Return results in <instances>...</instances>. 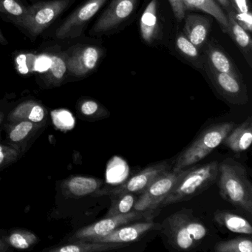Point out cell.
<instances>
[{"label":"cell","instance_id":"obj_1","mask_svg":"<svg viewBox=\"0 0 252 252\" xmlns=\"http://www.w3.org/2000/svg\"><path fill=\"white\" fill-rule=\"evenodd\" d=\"M220 194L225 201L246 214H252V184L241 163L226 158L218 166Z\"/></svg>","mask_w":252,"mask_h":252},{"label":"cell","instance_id":"obj_2","mask_svg":"<svg viewBox=\"0 0 252 252\" xmlns=\"http://www.w3.org/2000/svg\"><path fill=\"white\" fill-rule=\"evenodd\" d=\"M160 230L169 244L178 251L194 249L207 234V228L193 215L191 209H187L168 217Z\"/></svg>","mask_w":252,"mask_h":252},{"label":"cell","instance_id":"obj_3","mask_svg":"<svg viewBox=\"0 0 252 252\" xmlns=\"http://www.w3.org/2000/svg\"><path fill=\"white\" fill-rule=\"evenodd\" d=\"M234 126L233 122H223L215 124L203 129L174 161L172 170L178 172L187 169L204 159L222 144Z\"/></svg>","mask_w":252,"mask_h":252},{"label":"cell","instance_id":"obj_4","mask_svg":"<svg viewBox=\"0 0 252 252\" xmlns=\"http://www.w3.org/2000/svg\"><path fill=\"white\" fill-rule=\"evenodd\" d=\"M218 166L219 162L212 161L190 168L164 199L160 207L191 200L206 191L216 182Z\"/></svg>","mask_w":252,"mask_h":252},{"label":"cell","instance_id":"obj_5","mask_svg":"<svg viewBox=\"0 0 252 252\" xmlns=\"http://www.w3.org/2000/svg\"><path fill=\"white\" fill-rule=\"evenodd\" d=\"M76 0H42L27 6L17 27L32 40L39 37L67 11Z\"/></svg>","mask_w":252,"mask_h":252},{"label":"cell","instance_id":"obj_6","mask_svg":"<svg viewBox=\"0 0 252 252\" xmlns=\"http://www.w3.org/2000/svg\"><path fill=\"white\" fill-rule=\"evenodd\" d=\"M67 76L82 79L95 71L104 55V48L94 44L76 43L64 50Z\"/></svg>","mask_w":252,"mask_h":252},{"label":"cell","instance_id":"obj_7","mask_svg":"<svg viewBox=\"0 0 252 252\" xmlns=\"http://www.w3.org/2000/svg\"><path fill=\"white\" fill-rule=\"evenodd\" d=\"M189 169L178 172L171 169L158 177L140 194L133 210L154 212L158 209L164 199Z\"/></svg>","mask_w":252,"mask_h":252},{"label":"cell","instance_id":"obj_8","mask_svg":"<svg viewBox=\"0 0 252 252\" xmlns=\"http://www.w3.org/2000/svg\"><path fill=\"white\" fill-rule=\"evenodd\" d=\"M108 0H86L56 29L54 38L59 40L74 39L83 34L88 23Z\"/></svg>","mask_w":252,"mask_h":252},{"label":"cell","instance_id":"obj_9","mask_svg":"<svg viewBox=\"0 0 252 252\" xmlns=\"http://www.w3.org/2000/svg\"><path fill=\"white\" fill-rule=\"evenodd\" d=\"M138 0H110L102 14L91 28L92 36L110 34L117 30L131 17Z\"/></svg>","mask_w":252,"mask_h":252},{"label":"cell","instance_id":"obj_10","mask_svg":"<svg viewBox=\"0 0 252 252\" xmlns=\"http://www.w3.org/2000/svg\"><path fill=\"white\" fill-rule=\"evenodd\" d=\"M173 163L174 161L172 160H167L150 165L120 185L116 186L113 188L101 189L95 196H113L123 193L140 194L156 178L164 172L171 170Z\"/></svg>","mask_w":252,"mask_h":252},{"label":"cell","instance_id":"obj_11","mask_svg":"<svg viewBox=\"0 0 252 252\" xmlns=\"http://www.w3.org/2000/svg\"><path fill=\"white\" fill-rule=\"evenodd\" d=\"M153 218V212L135 210L124 215L105 217L92 225L81 228L72 236L70 240L86 241L94 237L106 235L122 225L137 221L150 220Z\"/></svg>","mask_w":252,"mask_h":252},{"label":"cell","instance_id":"obj_12","mask_svg":"<svg viewBox=\"0 0 252 252\" xmlns=\"http://www.w3.org/2000/svg\"><path fill=\"white\" fill-rule=\"evenodd\" d=\"M161 224L150 220L137 221L119 227L106 235L94 237L86 240L94 243H126L140 240L146 234L154 230H160Z\"/></svg>","mask_w":252,"mask_h":252},{"label":"cell","instance_id":"obj_13","mask_svg":"<svg viewBox=\"0 0 252 252\" xmlns=\"http://www.w3.org/2000/svg\"><path fill=\"white\" fill-rule=\"evenodd\" d=\"M212 80L219 92L229 102L234 104H243L247 102V92L235 76L229 73L215 71Z\"/></svg>","mask_w":252,"mask_h":252},{"label":"cell","instance_id":"obj_14","mask_svg":"<svg viewBox=\"0 0 252 252\" xmlns=\"http://www.w3.org/2000/svg\"><path fill=\"white\" fill-rule=\"evenodd\" d=\"M158 2L159 0H151L140 19L141 38L146 43L150 45L158 41L160 33Z\"/></svg>","mask_w":252,"mask_h":252},{"label":"cell","instance_id":"obj_15","mask_svg":"<svg viewBox=\"0 0 252 252\" xmlns=\"http://www.w3.org/2000/svg\"><path fill=\"white\" fill-rule=\"evenodd\" d=\"M48 53L51 58V64L48 70L41 75V79L46 86H60L67 77V64L64 51L52 50Z\"/></svg>","mask_w":252,"mask_h":252},{"label":"cell","instance_id":"obj_16","mask_svg":"<svg viewBox=\"0 0 252 252\" xmlns=\"http://www.w3.org/2000/svg\"><path fill=\"white\" fill-rule=\"evenodd\" d=\"M252 142V118L233 128L222 144L234 153H242L250 147Z\"/></svg>","mask_w":252,"mask_h":252},{"label":"cell","instance_id":"obj_17","mask_svg":"<svg viewBox=\"0 0 252 252\" xmlns=\"http://www.w3.org/2000/svg\"><path fill=\"white\" fill-rule=\"evenodd\" d=\"M184 19L186 36L194 46L199 48L207 38L211 28L210 20L197 14H190Z\"/></svg>","mask_w":252,"mask_h":252},{"label":"cell","instance_id":"obj_18","mask_svg":"<svg viewBox=\"0 0 252 252\" xmlns=\"http://www.w3.org/2000/svg\"><path fill=\"white\" fill-rule=\"evenodd\" d=\"M121 243H94L83 240H70L67 244L48 249L51 252H96L116 250L125 247Z\"/></svg>","mask_w":252,"mask_h":252},{"label":"cell","instance_id":"obj_19","mask_svg":"<svg viewBox=\"0 0 252 252\" xmlns=\"http://www.w3.org/2000/svg\"><path fill=\"white\" fill-rule=\"evenodd\" d=\"M103 184L104 182L97 178L76 176L67 180L64 188L71 195L81 197L96 194L102 189Z\"/></svg>","mask_w":252,"mask_h":252},{"label":"cell","instance_id":"obj_20","mask_svg":"<svg viewBox=\"0 0 252 252\" xmlns=\"http://www.w3.org/2000/svg\"><path fill=\"white\" fill-rule=\"evenodd\" d=\"M214 219L219 225L225 227L229 231L237 234H252V226L250 222L240 215L228 210H218L214 214Z\"/></svg>","mask_w":252,"mask_h":252},{"label":"cell","instance_id":"obj_21","mask_svg":"<svg viewBox=\"0 0 252 252\" xmlns=\"http://www.w3.org/2000/svg\"><path fill=\"white\" fill-rule=\"evenodd\" d=\"M186 9L200 10L216 19L223 32H229L228 17L215 0H183Z\"/></svg>","mask_w":252,"mask_h":252},{"label":"cell","instance_id":"obj_22","mask_svg":"<svg viewBox=\"0 0 252 252\" xmlns=\"http://www.w3.org/2000/svg\"><path fill=\"white\" fill-rule=\"evenodd\" d=\"M138 197L133 193H123L111 196V203L105 217L124 215L133 210Z\"/></svg>","mask_w":252,"mask_h":252},{"label":"cell","instance_id":"obj_23","mask_svg":"<svg viewBox=\"0 0 252 252\" xmlns=\"http://www.w3.org/2000/svg\"><path fill=\"white\" fill-rule=\"evenodd\" d=\"M27 6L22 0H0V13L17 26L26 15Z\"/></svg>","mask_w":252,"mask_h":252},{"label":"cell","instance_id":"obj_24","mask_svg":"<svg viewBox=\"0 0 252 252\" xmlns=\"http://www.w3.org/2000/svg\"><path fill=\"white\" fill-rule=\"evenodd\" d=\"M215 251L216 252H252V239L239 237L220 241L215 244Z\"/></svg>","mask_w":252,"mask_h":252},{"label":"cell","instance_id":"obj_25","mask_svg":"<svg viewBox=\"0 0 252 252\" xmlns=\"http://www.w3.org/2000/svg\"><path fill=\"white\" fill-rule=\"evenodd\" d=\"M228 20L229 23V32H231L234 40L242 49L251 51L252 39L248 32L237 23L234 17V11L228 12Z\"/></svg>","mask_w":252,"mask_h":252},{"label":"cell","instance_id":"obj_26","mask_svg":"<svg viewBox=\"0 0 252 252\" xmlns=\"http://www.w3.org/2000/svg\"><path fill=\"white\" fill-rule=\"evenodd\" d=\"M15 123L9 132L10 141L14 143L23 142L38 127L36 124L28 120L20 121Z\"/></svg>","mask_w":252,"mask_h":252},{"label":"cell","instance_id":"obj_27","mask_svg":"<svg viewBox=\"0 0 252 252\" xmlns=\"http://www.w3.org/2000/svg\"><path fill=\"white\" fill-rule=\"evenodd\" d=\"M8 243L17 249H27L37 242V237L33 233L26 230H16L10 234Z\"/></svg>","mask_w":252,"mask_h":252},{"label":"cell","instance_id":"obj_28","mask_svg":"<svg viewBox=\"0 0 252 252\" xmlns=\"http://www.w3.org/2000/svg\"><path fill=\"white\" fill-rule=\"evenodd\" d=\"M175 45L178 51L190 61L194 62V64L201 67V61H200V54L196 46H194L187 36H184L183 33L180 34L176 38Z\"/></svg>","mask_w":252,"mask_h":252},{"label":"cell","instance_id":"obj_29","mask_svg":"<svg viewBox=\"0 0 252 252\" xmlns=\"http://www.w3.org/2000/svg\"><path fill=\"white\" fill-rule=\"evenodd\" d=\"M209 56L211 64L213 66L215 71L229 73V74L237 77L233 72L230 60L223 53L218 51V50H212L209 52Z\"/></svg>","mask_w":252,"mask_h":252},{"label":"cell","instance_id":"obj_30","mask_svg":"<svg viewBox=\"0 0 252 252\" xmlns=\"http://www.w3.org/2000/svg\"><path fill=\"white\" fill-rule=\"evenodd\" d=\"M80 109L82 114L88 117L95 116L97 118H104L109 115L108 112L104 107L94 100H85L81 104Z\"/></svg>","mask_w":252,"mask_h":252},{"label":"cell","instance_id":"obj_31","mask_svg":"<svg viewBox=\"0 0 252 252\" xmlns=\"http://www.w3.org/2000/svg\"><path fill=\"white\" fill-rule=\"evenodd\" d=\"M20 150L11 146L0 144V170L15 162L19 158Z\"/></svg>","mask_w":252,"mask_h":252},{"label":"cell","instance_id":"obj_32","mask_svg":"<svg viewBox=\"0 0 252 252\" xmlns=\"http://www.w3.org/2000/svg\"><path fill=\"white\" fill-rule=\"evenodd\" d=\"M35 101H28L22 103L20 105L17 106L14 111L11 112L9 116V119L12 122H20V121H29L32 107L34 105Z\"/></svg>","mask_w":252,"mask_h":252},{"label":"cell","instance_id":"obj_33","mask_svg":"<svg viewBox=\"0 0 252 252\" xmlns=\"http://www.w3.org/2000/svg\"><path fill=\"white\" fill-rule=\"evenodd\" d=\"M52 118L54 125L61 129H71L74 124L73 116L67 110L53 112Z\"/></svg>","mask_w":252,"mask_h":252},{"label":"cell","instance_id":"obj_34","mask_svg":"<svg viewBox=\"0 0 252 252\" xmlns=\"http://www.w3.org/2000/svg\"><path fill=\"white\" fill-rule=\"evenodd\" d=\"M175 19L178 22L183 21L186 17V9L183 0H169Z\"/></svg>","mask_w":252,"mask_h":252},{"label":"cell","instance_id":"obj_35","mask_svg":"<svg viewBox=\"0 0 252 252\" xmlns=\"http://www.w3.org/2000/svg\"><path fill=\"white\" fill-rule=\"evenodd\" d=\"M234 17L236 21L241 26L246 32H251L252 29V13L249 14H236L234 12Z\"/></svg>","mask_w":252,"mask_h":252},{"label":"cell","instance_id":"obj_36","mask_svg":"<svg viewBox=\"0 0 252 252\" xmlns=\"http://www.w3.org/2000/svg\"><path fill=\"white\" fill-rule=\"evenodd\" d=\"M232 5L236 14H249L251 13L248 0H232Z\"/></svg>","mask_w":252,"mask_h":252},{"label":"cell","instance_id":"obj_37","mask_svg":"<svg viewBox=\"0 0 252 252\" xmlns=\"http://www.w3.org/2000/svg\"><path fill=\"white\" fill-rule=\"evenodd\" d=\"M218 3L220 4L221 5L224 7L228 11V12L230 11H233L229 0H218Z\"/></svg>","mask_w":252,"mask_h":252},{"label":"cell","instance_id":"obj_38","mask_svg":"<svg viewBox=\"0 0 252 252\" xmlns=\"http://www.w3.org/2000/svg\"><path fill=\"white\" fill-rule=\"evenodd\" d=\"M8 39H7V38L5 37V35H4L2 29H1V26H0V45L5 46V45H8Z\"/></svg>","mask_w":252,"mask_h":252},{"label":"cell","instance_id":"obj_39","mask_svg":"<svg viewBox=\"0 0 252 252\" xmlns=\"http://www.w3.org/2000/svg\"><path fill=\"white\" fill-rule=\"evenodd\" d=\"M8 249V244L0 239V252H6Z\"/></svg>","mask_w":252,"mask_h":252},{"label":"cell","instance_id":"obj_40","mask_svg":"<svg viewBox=\"0 0 252 252\" xmlns=\"http://www.w3.org/2000/svg\"><path fill=\"white\" fill-rule=\"evenodd\" d=\"M3 119H4V114H3V113H1V112H0V125H1V124H2V121H3Z\"/></svg>","mask_w":252,"mask_h":252}]
</instances>
